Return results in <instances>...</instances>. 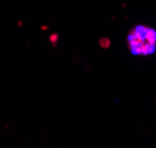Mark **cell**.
I'll return each mask as SVG.
<instances>
[{
    "mask_svg": "<svg viewBox=\"0 0 156 148\" xmlns=\"http://www.w3.org/2000/svg\"><path fill=\"white\" fill-rule=\"evenodd\" d=\"M128 47L134 55H150L156 51V31L139 25L128 34Z\"/></svg>",
    "mask_w": 156,
    "mask_h": 148,
    "instance_id": "6da1fadb",
    "label": "cell"
}]
</instances>
